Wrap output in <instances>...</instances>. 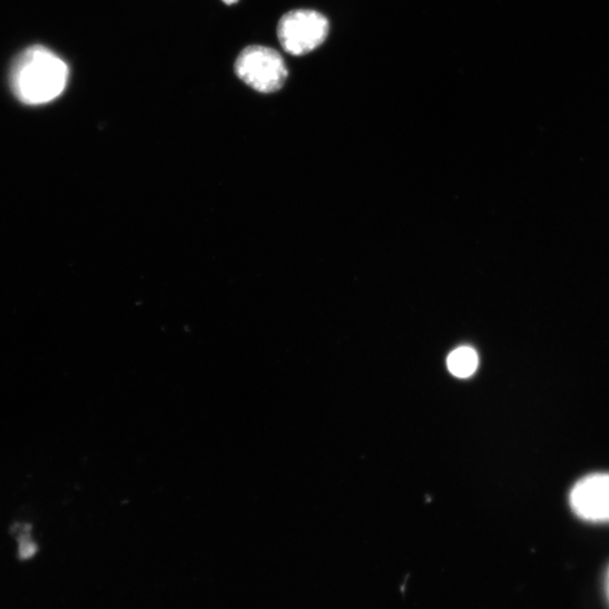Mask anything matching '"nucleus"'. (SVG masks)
Returning a JSON list of instances; mask_svg holds the SVG:
<instances>
[{
    "instance_id": "obj_1",
    "label": "nucleus",
    "mask_w": 609,
    "mask_h": 609,
    "mask_svg": "<svg viewBox=\"0 0 609 609\" xmlns=\"http://www.w3.org/2000/svg\"><path fill=\"white\" fill-rule=\"evenodd\" d=\"M68 78L67 63L49 49L36 46L18 58L11 80L20 101L29 106H41L62 95Z\"/></svg>"
},
{
    "instance_id": "obj_2",
    "label": "nucleus",
    "mask_w": 609,
    "mask_h": 609,
    "mask_svg": "<svg viewBox=\"0 0 609 609\" xmlns=\"http://www.w3.org/2000/svg\"><path fill=\"white\" fill-rule=\"evenodd\" d=\"M235 72L253 90L267 95L282 90L288 78L281 53L264 46L245 48L236 59Z\"/></svg>"
},
{
    "instance_id": "obj_3",
    "label": "nucleus",
    "mask_w": 609,
    "mask_h": 609,
    "mask_svg": "<svg viewBox=\"0 0 609 609\" xmlns=\"http://www.w3.org/2000/svg\"><path fill=\"white\" fill-rule=\"evenodd\" d=\"M328 30V21L321 13L297 10L282 18L278 38L286 52L303 56L318 48L326 40Z\"/></svg>"
},
{
    "instance_id": "obj_4",
    "label": "nucleus",
    "mask_w": 609,
    "mask_h": 609,
    "mask_svg": "<svg viewBox=\"0 0 609 609\" xmlns=\"http://www.w3.org/2000/svg\"><path fill=\"white\" fill-rule=\"evenodd\" d=\"M573 512L591 523H609V474H592L580 480L570 493Z\"/></svg>"
},
{
    "instance_id": "obj_5",
    "label": "nucleus",
    "mask_w": 609,
    "mask_h": 609,
    "mask_svg": "<svg viewBox=\"0 0 609 609\" xmlns=\"http://www.w3.org/2000/svg\"><path fill=\"white\" fill-rule=\"evenodd\" d=\"M479 365L477 353L470 346L459 347L448 361L450 372L460 379H466L474 374Z\"/></svg>"
},
{
    "instance_id": "obj_6",
    "label": "nucleus",
    "mask_w": 609,
    "mask_h": 609,
    "mask_svg": "<svg viewBox=\"0 0 609 609\" xmlns=\"http://www.w3.org/2000/svg\"><path fill=\"white\" fill-rule=\"evenodd\" d=\"M606 591H607V596H608V599H609V569H608V572H607V576H606Z\"/></svg>"
},
{
    "instance_id": "obj_7",
    "label": "nucleus",
    "mask_w": 609,
    "mask_h": 609,
    "mask_svg": "<svg viewBox=\"0 0 609 609\" xmlns=\"http://www.w3.org/2000/svg\"><path fill=\"white\" fill-rule=\"evenodd\" d=\"M223 2L226 4V6H233V4H236L238 2V0H223Z\"/></svg>"
}]
</instances>
